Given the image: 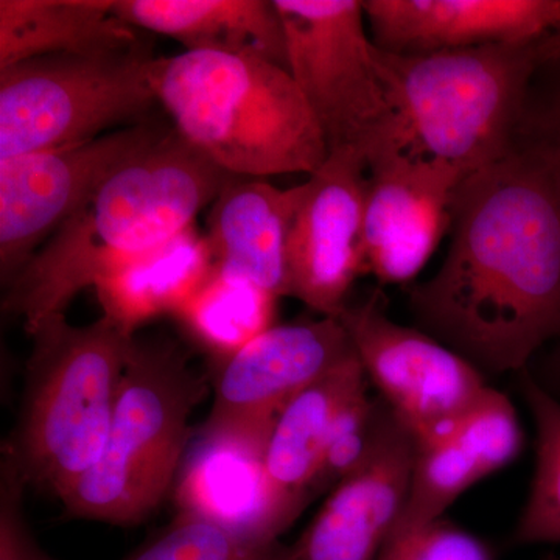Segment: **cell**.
<instances>
[{
  "mask_svg": "<svg viewBox=\"0 0 560 560\" xmlns=\"http://www.w3.org/2000/svg\"><path fill=\"white\" fill-rule=\"evenodd\" d=\"M32 337L27 386L3 455L27 486L66 500L102 458L132 338L102 315L73 326L66 313L40 320Z\"/></svg>",
  "mask_w": 560,
  "mask_h": 560,
  "instance_id": "5",
  "label": "cell"
},
{
  "mask_svg": "<svg viewBox=\"0 0 560 560\" xmlns=\"http://www.w3.org/2000/svg\"><path fill=\"white\" fill-rule=\"evenodd\" d=\"M278 300L254 283L212 271L173 318L217 370L275 326Z\"/></svg>",
  "mask_w": 560,
  "mask_h": 560,
  "instance_id": "22",
  "label": "cell"
},
{
  "mask_svg": "<svg viewBox=\"0 0 560 560\" xmlns=\"http://www.w3.org/2000/svg\"><path fill=\"white\" fill-rule=\"evenodd\" d=\"M304 194L305 184L279 189L264 179L224 180L206 234L213 271L287 296V249Z\"/></svg>",
  "mask_w": 560,
  "mask_h": 560,
  "instance_id": "17",
  "label": "cell"
},
{
  "mask_svg": "<svg viewBox=\"0 0 560 560\" xmlns=\"http://www.w3.org/2000/svg\"><path fill=\"white\" fill-rule=\"evenodd\" d=\"M377 560H492L485 541L445 517L393 537Z\"/></svg>",
  "mask_w": 560,
  "mask_h": 560,
  "instance_id": "27",
  "label": "cell"
},
{
  "mask_svg": "<svg viewBox=\"0 0 560 560\" xmlns=\"http://www.w3.org/2000/svg\"><path fill=\"white\" fill-rule=\"evenodd\" d=\"M541 560H560V555H558V552H548L547 556H545L544 559Z\"/></svg>",
  "mask_w": 560,
  "mask_h": 560,
  "instance_id": "32",
  "label": "cell"
},
{
  "mask_svg": "<svg viewBox=\"0 0 560 560\" xmlns=\"http://www.w3.org/2000/svg\"><path fill=\"white\" fill-rule=\"evenodd\" d=\"M304 184L287 249V296L338 318L363 276L366 158L355 149L329 151Z\"/></svg>",
  "mask_w": 560,
  "mask_h": 560,
  "instance_id": "11",
  "label": "cell"
},
{
  "mask_svg": "<svg viewBox=\"0 0 560 560\" xmlns=\"http://www.w3.org/2000/svg\"><path fill=\"white\" fill-rule=\"evenodd\" d=\"M440 270L408 291L416 327L485 375L522 372L560 338V198L525 145L466 176Z\"/></svg>",
  "mask_w": 560,
  "mask_h": 560,
  "instance_id": "1",
  "label": "cell"
},
{
  "mask_svg": "<svg viewBox=\"0 0 560 560\" xmlns=\"http://www.w3.org/2000/svg\"><path fill=\"white\" fill-rule=\"evenodd\" d=\"M366 164L363 275L411 283L451 231L453 195L466 176L448 162L399 153Z\"/></svg>",
  "mask_w": 560,
  "mask_h": 560,
  "instance_id": "12",
  "label": "cell"
},
{
  "mask_svg": "<svg viewBox=\"0 0 560 560\" xmlns=\"http://www.w3.org/2000/svg\"><path fill=\"white\" fill-rule=\"evenodd\" d=\"M537 66H551L560 68V22L558 27L552 28L544 38L534 43Z\"/></svg>",
  "mask_w": 560,
  "mask_h": 560,
  "instance_id": "31",
  "label": "cell"
},
{
  "mask_svg": "<svg viewBox=\"0 0 560 560\" xmlns=\"http://www.w3.org/2000/svg\"><path fill=\"white\" fill-rule=\"evenodd\" d=\"M372 43L390 54L533 44L560 22V0H363Z\"/></svg>",
  "mask_w": 560,
  "mask_h": 560,
  "instance_id": "16",
  "label": "cell"
},
{
  "mask_svg": "<svg viewBox=\"0 0 560 560\" xmlns=\"http://www.w3.org/2000/svg\"><path fill=\"white\" fill-rule=\"evenodd\" d=\"M375 61L389 120L366 162L399 153L445 161L469 176L517 145L539 69L534 43L415 55L375 47Z\"/></svg>",
  "mask_w": 560,
  "mask_h": 560,
  "instance_id": "3",
  "label": "cell"
},
{
  "mask_svg": "<svg viewBox=\"0 0 560 560\" xmlns=\"http://www.w3.org/2000/svg\"><path fill=\"white\" fill-rule=\"evenodd\" d=\"M377 404L378 397H371L368 386L342 408L320 456L311 489V503L316 497L330 492L366 456L374 436Z\"/></svg>",
  "mask_w": 560,
  "mask_h": 560,
  "instance_id": "26",
  "label": "cell"
},
{
  "mask_svg": "<svg viewBox=\"0 0 560 560\" xmlns=\"http://www.w3.org/2000/svg\"><path fill=\"white\" fill-rule=\"evenodd\" d=\"M114 0H0V68L51 55H95L139 46Z\"/></svg>",
  "mask_w": 560,
  "mask_h": 560,
  "instance_id": "20",
  "label": "cell"
},
{
  "mask_svg": "<svg viewBox=\"0 0 560 560\" xmlns=\"http://www.w3.org/2000/svg\"><path fill=\"white\" fill-rule=\"evenodd\" d=\"M289 72L329 151L370 153L389 120L363 0H275Z\"/></svg>",
  "mask_w": 560,
  "mask_h": 560,
  "instance_id": "8",
  "label": "cell"
},
{
  "mask_svg": "<svg viewBox=\"0 0 560 560\" xmlns=\"http://www.w3.org/2000/svg\"><path fill=\"white\" fill-rule=\"evenodd\" d=\"M124 560H294L279 539L257 540L231 530L176 515L167 529Z\"/></svg>",
  "mask_w": 560,
  "mask_h": 560,
  "instance_id": "25",
  "label": "cell"
},
{
  "mask_svg": "<svg viewBox=\"0 0 560 560\" xmlns=\"http://www.w3.org/2000/svg\"><path fill=\"white\" fill-rule=\"evenodd\" d=\"M523 399L536 423V471L514 530L517 545H560V404L518 372Z\"/></svg>",
  "mask_w": 560,
  "mask_h": 560,
  "instance_id": "24",
  "label": "cell"
},
{
  "mask_svg": "<svg viewBox=\"0 0 560 560\" xmlns=\"http://www.w3.org/2000/svg\"><path fill=\"white\" fill-rule=\"evenodd\" d=\"M415 458V438L378 397L370 451L291 545L294 560H377L404 514Z\"/></svg>",
  "mask_w": 560,
  "mask_h": 560,
  "instance_id": "13",
  "label": "cell"
},
{
  "mask_svg": "<svg viewBox=\"0 0 560 560\" xmlns=\"http://www.w3.org/2000/svg\"><path fill=\"white\" fill-rule=\"evenodd\" d=\"M359 355L298 394L276 419L267 448V474L283 525L289 529L311 504V489L335 420L368 388Z\"/></svg>",
  "mask_w": 560,
  "mask_h": 560,
  "instance_id": "18",
  "label": "cell"
},
{
  "mask_svg": "<svg viewBox=\"0 0 560 560\" xmlns=\"http://www.w3.org/2000/svg\"><path fill=\"white\" fill-rule=\"evenodd\" d=\"M27 482L10 459L0 475V560H55L40 548L25 522L22 499Z\"/></svg>",
  "mask_w": 560,
  "mask_h": 560,
  "instance_id": "28",
  "label": "cell"
},
{
  "mask_svg": "<svg viewBox=\"0 0 560 560\" xmlns=\"http://www.w3.org/2000/svg\"><path fill=\"white\" fill-rule=\"evenodd\" d=\"M231 175L168 130L80 206L7 285L3 311L31 331L81 291L190 230Z\"/></svg>",
  "mask_w": 560,
  "mask_h": 560,
  "instance_id": "2",
  "label": "cell"
},
{
  "mask_svg": "<svg viewBox=\"0 0 560 560\" xmlns=\"http://www.w3.org/2000/svg\"><path fill=\"white\" fill-rule=\"evenodd\" d=\"M272 427L195 430L175 481L179 515L257 540L285 533L267 474Z\"/></svg>",
  "mask_w": 560,
  "mask_h": 560,
  "instance_id": "15",
  "label": "cell"
},
{
  "mask_svg": "<svg viewBox=\"0 0 560 560\" xmlns=\"http://www.w3.org/2000/svg\"><path fill=\"white\" fill-rule=\"evenodd\" d=\"M355 355L338 318L282 324L213 370V401L202 427H275L283 408Z\"/></svg>",
  "mask_w": 560,
  "mask_h": 560,
  "instance_id": "14",
  "label": "cell"
},
{
  "mask_svg": "<svg viewBox=\"0 0 560 560\" xmlns=\"http://www.w3.org/2000/svg\"><path fill=\"white\" fill-rule=\"evenodd\" d=\"M113 13L136 31L178 40L186 51L256 55L289 70L275 0H114Z\"/></svg>",
  "mask_w": 560,
  "mask_h": 560,
  "instance_id": "19",
  "label": "cell"
},
{
  "mask_svg": "<svg viewBox=\"0 0 560 560\" xmlns=\"http://www.w3.org/2000/svg\"><path fill=\"white\" fill-rule=\"evenodd\" d=\"M149 77L173 130L228 175H312L329 156L318 121L282 66L256 55L183 51L154 57Z\"/></svg>",
  "mask_w": 560,
  "mask_h": 560,
  "instance_id": "4",
  "label": "cell"
},
{
  "mask_svg": "<svg viewBox=\"0 0 560 560\" xmlns=\"http://www.w3.org/2000/svg\"><path fill=\"white\" fill-rule=\"evenodd\" d=\"M495 471L499 467L489 453L458 420L447 433L416 444L410 492L390 539L440 521L453 501Z\"/></svg>",
  "mask_w": 560,
  "mask_h": 560,
  "instance_id": "23",
  "label": "cell"
},
{
  "mask_svg": "<svg viewBox=\"0 0 560 560\" xmlns=\"http://www.w3.org/2000/svg\"><path fill=\"white\" fill-rule=\"evenodd\" d=\"M212 377L176 342L136 335L102 458L62 500L72 517L131 526L161 506L189 448Z\"/></svg>",
  "mask_w": 560,
  "mask_h": 560,
  "instance_id": "6",
  "label": "cell"
},
{
  "mask_svg": "<svg viewBox=\"0 0 560 560\" xmlns=\"http://www.w3.org/2000/svg\"><path fill=\"white\" fill-rule=\"evenodd\" d=\"M525 371L530 381L560 404V338L541 349Z\"/></svg>",
  "mask_w": 560,
  "mask_h": 560,
  "instance_id": "30",
  "label": "cell"
},
{
  "mask_svg": "<svg viewBox=\"0 0 560 560\" xmlns=\"http://www.w3.org/2000/svg\"><path fill=\"white\" fill-rule=\"evenodd\" d=\"M168 130L142 121L101 138L0 161V279L9 285L66 220Z\"/></svg>",
  "mask_w": 560,
  "mask_h": 560,
  "instance_id": "10",
  "label": "cell"
},
{
  "mask_svg": "<svg viewBox=\"0 0 560 560\" xmlns=\"http://www.w3.org/2000/svg\"><path fill=\"white\" fill-rule=\"evenodd\" d=\"M338 319L368 381L416 444L447 433L489 388L486 375L455 350L390 319L381 291L348 302Z\"/></svg>",
  "mask_w": 560,
  "mask_h": 560,
  "instance_id": "9",
  "label": "cell"
},
{
  "mask_svg": "<svg viewBox=\"0 0 560 560\" xmlns=\"http://www.w3.org/2000/svg\"><path fill=\"white\" fill-rule=\"evenodd\" d=\"M523 121H526L529 135L525 147L547 168L560 198V80L533 116L526 110Z\"/></svg>",
  "mask_w": 560,
  "mask_h": 560,
  "instance_id": "29",
  "label": "cell"
},
{
  "mask_svg": "<svg viewBox=\"0 0 560 560\" xmlns=\"http://www.w3.org/2000/svg\"><path fill=\"white\" fill-rule=\"evenodd\" d=\"M142 44L95 55H51L0 68V161L142 124L158 105Z\"/></svg>",
  "mask_w": 560,
  "mask_h": 560,
  "instance_id": "7",
  "label": "cell"
},
{
  "mask_svg": "<svg viewBox=\"0 0 560 560\" xmlns=\"http://www.w3.org/2000/svg\"><path fill=\"white\" fill-rule=\"evenodd\" d=\"M213 271L208 238L191 226L124 270L95 283L103 316L128 337L161 316H175Z\"/></svg>",
  "mask_w": 560,
  "mask_h": 560,
  "instance_id": "21",
  "label": "cell"
}]
</instances>
